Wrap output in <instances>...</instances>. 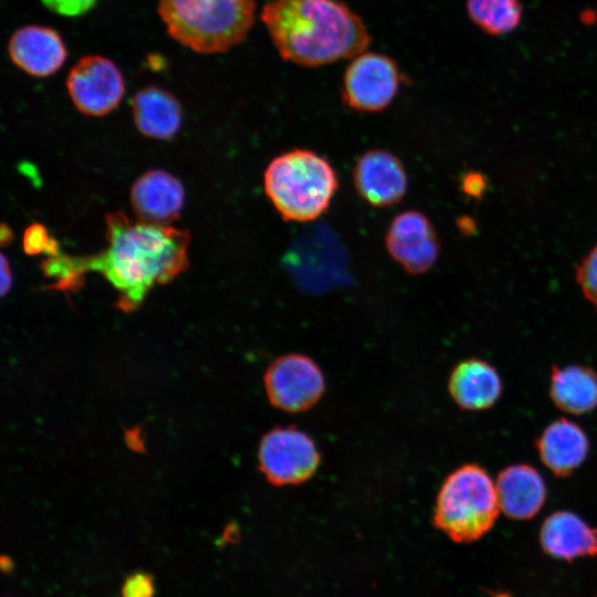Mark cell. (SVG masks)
<instances>
[{"instance_id":"ffe728a7","label":"cell","mask_w":597,"mask_h":597,"mask_svg":"<svg viewBox=\"0 0 597 597\" xmlns=\"http://www.w3.org/2000/svg\"><path fill=\"white\" fill-rule=\"evenodd\" d=\"M467 12L485 33L504 35L519 27L523 8L520 0H467Z\"/></svg>"},{"instance_id":"4316f807","label":"cell","mask_w":597,"mask_h":597,"mask_svg":"<svg viewBox=\"0 0 597 597\" xmlns=\"http://www.w3.org/2000/svg\"><path fill=\"white\" fill-rule=\"evenodd\" d=\"M12 239H13V234H12L11 229L6 223H2L1 229H0V241H1L2 247H6L7 244H9L12 241Z\"/></svg>"},{"instance_id":"8992f818","label":"cell","mask_w":597,"mask_h":597,"mask_svg":"<svg viewBox=\"0 0 597 597\" xmlns=\"http://www.w3.org/2000/svg\"><path fill=\"white\" fill-rule=\"evenodd\" d=\"M259 469L273 485H297L316 472L321 454L314 440L294 427H275L261 439Z\"/></svg>"},{"instance_id":"9a60e30c","label":"cell","mask_w":597,"mask_h":597,"mask_svg":"<svg viewBox=\"0 0 597 597\" xmlns=\"http://www.w3.org/2000/svg\"><path fill=\"white\" fill-rule=\"evenodd\" d=\"M501 512L514 521L533 519L543 509L547 488L541 472L528 463L503 468L495 480Z\"/></svg>"},{"instance_id":"cb8c5ba5","label":"cell","mask_w":597,"mask_h":597,"mask_svg":"<svg viewBox=\"0 0 597 597\" xmlns=\"http://www.w3.org/2000/svg\"><path fill=\"white\" fill-rule=\"evenodd\" d=\"M51 11L64 17H78L90 11L97 0H41Z\"/></svg>"},{"instance_id":"277c9868","label":"cell","mask_w":597,"mask_h":597,"mask_svg":"<svg viewBox=\"0 0 597 597\" xmlns=\"http://www.w3.org/2000/svg\"><path fill=\"white\" fill-rule=\"evenodd\" d=\"M338 181L332 165L308 149H293L271 160L264 190L285 220L311 221L329 206Z\"/></svg>"},{"instance_id":"7a4b0ae2","label":"cell","mask_w":597,"mask_h":597,"mask_svg":"<svg viewBox=\"0 0 597 597\" xmlns=\"http://www.w3.org/2000/svg\"><path fill=\"white\" fill-rule=\"evenodd\" d=\"M260 19L279 55L301 66L353 59L370 43L364 21L341 0H270Z\"/></svg>"},{"instance_id":"9c48e42d","label":"cell","mask_w":597,"mask_h":597,"mask_svg":"<svg viewBox=\"0 0 597 597\" xmlns=\"http://www.w3.org/2000/svg\"><path fill=\"white\" fill-rule=\"evenodd\" d=\"M66 90L72 103L84 115L105 116L125 94V81L118 66L102 55H85L70 70Z\"/></svg>"},{"instance_id":"5bb4252c","label":"cell","mask_w":597,"mask_h":597,"mask_svg":"<svg viewBox=\"0 0 597 597\" xmlns=\"http://www.w3.org/2000/svg\"><path fill=\"white\" fill-rule=\"evenodd\" d=\"M534 444L542 463L558 478H567L579 469L590 450L586 431L567 418L547 423Z\"/></svg>"},{"instance_id":"603a6c76","label":"cell","mask_w":597,"mask_h":597,"mask_svg":"<svg viewBox=\"0 0 597 597\" xmlns=\"http://www.w3.org/2000/svg\"><path fill=\"white\" fill-rule=\"evenodd\" d=\"M122 597H155L153 575L144 570L128 575L122 585Z\"/></svg>"},{"instance_id":"3957f363","label":"cell","mask_w":597,"mask_h":597,"mask_svg":"<svg viewBox=\"0 0 597 597\" xmlns=\"http://www.w3.org/2000/svg\"><path fill=\"white\" fill-rule=\"evenodd\" d=\"M168 34L197 53H222L243 42L255 0H157Z\"/></svg>"},{"instance_id":"e0dca14e","label":"cell","mask_w":597,"mask_h":597,"mask_svg":"<svg viewBox=\"0 0 597 597\" xmlns=\"http://www.w3.org/2000/svg\"><path fill=\"white\" fill-rule=\"evenodd\" d=\"M540 543L547 555L558 559L596 556L597 527L572 511L558 510L543 521Z\"/></svg>"},{"instance_id":"6da1fadb","label":"cell","mask_w":597,"mask_h":597,"mask_svg":"<svg viewBox=\"0 0 597 597\" xmlns=\"http://www.w3.org/2000/svg\"><path fill=\"white\" fill-rule=\"evenodd\" d=\"M105 234L107 247L95 255H49L42 268L55 280L50 289H78L82 276L95 271L118 292L117 306L129 312L154 285L169 283L189 265L188 231L132 221L122 212H112L106 216Z\"/></svg>"},{"instance_id":"52a82bcc","label":"cell","mask_w":597,"mask_h":597,"mask_svg":"<svg viewBox=\"0 0 597 597\" xmlns=\"http://www.w3.org/2000/svg\"><path fill=\"white\" fill-rule=\"evenodd\" d=\"M350 60L343 78L344 104L365 113L387 108L397 96L404 80L396 61L386 54L368 51Z\"/></svg>"},{"instance_id":"d4e9b609","label":"cell","mask_w":597,"mask_h":597,"mask_svg":"<svg viewBox=\"0 0 597 597\" xmlns=\"http://www.w3.org/2000/svg\"><path fill=\"white\" fill-rule=\"evenodd\" d=\"M462 188L467 195L478 197L485 189V179L479 174H469L463 179Z\"/></svg>"},{"instance_id":"2e32d148","label":"cell","mask_w":597,"mask_h":597,"mask_svg":"<svg viewBox=\"0 0 597 597\" xmlns=\"http://www.w3.org/2000/svg\"><path fill=\"white\" fill-rule=\"evenodd\" d=\"M448 391L460 409L483 411L499 401L503 383L499 370L491 363L471 357L452 368L448 378Z\"/></svg>"},{"instance_id":"7402d4cb","label":"cell","mask_w":597,"mask_h":597,"mask_svg":"<svg viewBox=\"0 0 597 597\" xmlns=\"http://www.w3.org/2000/svg\"><path fill=\"white\" fill-rule=\"evenodd\" d=\"M23 250L29 255L46 253L49 256L59 253V244L49 235L44 226L33 223L24 231Z\"/></svg>"},{"instance_id":"5b68a950","label":"cell","mask_w":597,"mask_h":597,"mask_svg":"<svg viewBox=\"0 0 597 597\" xmlns=\"http://www.w3.org/2000/svg\"><path fill=\"white\" fill-rule=\"evenodd\" d=\"M501 512L495 481L478 463L451 471L441 483L433 509V524L457 543L480 540Z\"/></svg>"},{"instance_id":"d6986e66","label":"cell","mask_w":597,"mask_h":597,"mask_svg":"<svg viewBox=\"0 0 597 597\" xmlns=\"http://www.w3.org/2000/svg\"><path fill=\"white\" fill-rule=\"evenodd\" d=\"M548 395L561 411L580 416L597 408V371L583 364L553 366Z\"/></svg>"},{"instance_id":"484cf974","label":"cell","mask_w":597,"mask_h":597,"mask_svg":"<svg viewBox=\"0 0 597 597\" xmlns=\"http://www.w3.org/2000/svg\"><path fill=\"white\" fill-rule=\"evenodd\" d=\"M12 285V272L10 263L4 254H1V295L4 296Z\"/></svg>"},{"instance_id":"7c38bea8","label":"cell","mask_w":597,"mask_h":597,"mask_svg":"<svg viewBox=\"0 0 597 597\" xmlns=\"http://www.w3.org/2000/svg\"><path fill=\"white\" fill-rule=\"evenodd\" d=\"M354 185L358 195L375 207H389L402 199L407 175L401 161L391 153L366 151L354 168Z\"/></svg>"},{"instance_id":"44dd1931","label":"cell","mask_w":597,"mask_h":597,"mask_svg":"<svg viewBox=\"0 0 597 597\" xmlns=\"http://www.w3.org/2000/svg\"><path fill=\"white\" fill-rule=\"evenodd\" d=\"M576 281L585 298L597 310V245L577 265Z\"/></svg>"},{"instance_id":"4fadbf2b","label":"cell","mask_w":597,"mask_h":597,"mask_svg":"<svg viewBox=\"0 0 597 597\" xmlns=\"http://www.w3.org/2000/svg\"><path fill=\"white\" fill-rule=\"evenodd\" d=\"M185 189L178 178L163 169H153L135 180L130 203L138 221L168 226L182 209Z\"/></svg>"},{"instance_id":"ba28073f","label":"cell","mask_w":597,"mask_h":597,"mask_svg":"<svg viewBox=\"0 0 597 597\" xmlns=\"http://www.w3.org/2000/svg\"><path fill=\"white\" fill-rule=\"evenodd\" d=\"M264 388L273 407L297 413L318 402L325 391V378L315 360L292 353L277 357L268 367Z\"/></svg>"},{"instance_id":"ac0fdd59","label":"cell","mask_w":597,"mask_h":597,"mask_svg":"<svg viewBox=\"0 0 597 597\" xmlns=\"http://www.w3.org/2000/svg\"><path fill=\"white\" fill-rule=\"evenodd\" d=\"M130 106L135 126L146 137L169 139L181 126V104L163 87L148 85L140 88L132 98Z\"/></svg>"},{"instance_id":"30bf717a","label":"cell","mask_w":597,"mask_h":597,"mask_svg":"<svg viewBox=\"0 0 597 597\" xmlns=\"http://www.w3.org/2000/svg\"><path fill=\"white\" fill-rule=\"evenodd\" d=\"M390 256L408 273L428 271L439 255V242L431 221L420 211L397 214L386 234Z\"/></svg>"},{"instance_id":"8fae6325","label":"cell","mask_w":597,"mask_h":597,"mask_svg":"<svg viewBox=\"0 0 597 597\" xmlns=\"http://www.w3.org/2000/svg\"><path fill=\"white\" fill-rule=\"evenodd\" d=\"M8 54L11 62L27 74L46 77L63 66L67 50L63 39L54 29L28 24L11 34Z\"/></svg>"},{"instance_id":"83f0119b","label":"cell","mask_w":597,"mask_h":597,"mask_svg":"<svg viewBox=\"0 0 597 597\" xmlns=\"http://www.w3.org/2000/svg\"><path fill=\"white\" fill-rule=\"evenodd\" d=\"M0 566L3 573H10L14 565L10 557L3 555L0 558Z\"/></svg>"}]
</instances>
